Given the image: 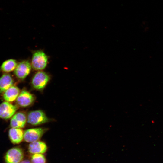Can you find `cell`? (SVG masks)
<instances>
[{"instance_id":"1","label":"cell","mask_w":163,"mask_h":163,"mask_svg":"<svg viewBox=\"0 0 163 163\" xmlns=\"http://www.w3.org/2000/svg\"><path fill=\"white\" fill-rule=\"evenodd\" d=\"M48 62V57L43 51L38 50L33 55L31 66L36 70H41L45 68Z\"/></svg>"},{"instance_id":"2","label":"cell","mask_w":163,"mask_h":163,"mask_svg":"<svg viewBox=\"0 0 163 163\" xmlns=\"http://www.w3.org/2000/svg\"><path fill=\"white\" fill-rule=\"evenodd\" d=\"M24 157L22 150L19 147H14L8 150L4 156L5 163H19Z\"/></svg>"},{"instance_id":"3","label":"cell","mask_w":163,"mask_h":163,"mask_svg":"<svg viewBox=\"0 0 163 163\" xmlns=\"http://www.w3.org/2000/svg\"><path fill=\"white\" fill-rule=\"evenodd\" d=\"M49 80L50 77L46 73L42 71H39L34 76L31 84L36 89L41 90L45 88Z\"/></svg>"},{"instance_id":"4","label":"cell","mask_w":163,"mask_h":163,"mask_svg":"<svg viewBox=\"0 0 163 163\" xmlns=\"http://www.w3.org/2000/svg\"><path fill=\"white\" fill-rule=\"evenodd\" d=\"M46 130L42 128H31L26 130L24 134V139L25 141L32 142L38 141Z\"/></svg>"},{"instance_id":"5","label":"cell","mask_w":163,"mask_h":163,"mask_svg":"<svg viewBox=\"0 0 163 163\" xmlns=\"http://www.w3.org/2000/svg\"><path fill=\"white\" fill-rule=\"evenodd\" d=\"M27 119L28 122L33 125L42 124L48 121V119L45 114L41 110L30 112L28 115Z\"/></svg>"},{"instance_id":"6","label":"cell","mask_w":163,"mask_h":163,"mask_svg":"<svg viewBox=\"0 0 163 163\" xmlns=\"http://www.w3.org/2000/svg\"><path fill=\"white\" fill-rule=\"evenodd\" d=\"M31 68V64L29 61H22L17 64L14 70V74L18 79H24L30 73Z\"/></svg>"},{"instance_id":"7","label":"cell","mask_w":163,"mask_h":163,"mask_svg":"<svg viewBox=\"0 0 163 163\" xmlns=\"http://www.w3.org/2000/svg\"><path fill=\"white\" fill-rule=\"evenodd\" d=\"M17 109L16 106L5 101L0 104V118L7 119L11 117Z\"/></svg>"},{"instance_id":"8","label":"cell","mask_w":163,"mask_h":163,"mask_svg":"<svg viewBox=\"0 0 163 163\" xmlns=\"http://www.w3.org/2000/svg\"><path fill=\"white\" fill-rule=\"evenodd\" d=\"M34 97L27 91H22L18 97L16 101L18 105L22 107L30 105L34 101Z\"/></svg>"},{"instance_id":"9","label":"cell","mask_w":163,"mask_h":163,"mask_svg":"<svg viewBox=\"0 0 163 163\" xmlns=\"http://www.w3.org/2000/svg\"><path fill=\"white\" fill-rule=\"evenodd\" d=\"M26 121L25 114L22 112H18L12 117L10 121V126L12 128H23L25 125Z\"/></svg>"},{"instance_id":"10","label":"cell","mask_w":163,"mask_h":163,"mask_svg":"<svg viewBox=\"0 0 163 163\" xmlns=\"http://www.w3.org/2000/svg\"><path fill=\"white\" fill-rule=\"evenodd\" d=\"M28 149L29 152L32 154H43L46 151L47 146L44 142L37 141L30 143Z\"/></svg>"},{"instance_id":"11","label":"cell","mask_w":163,"mask_h":163,"mask_svg":"<svg viewBox=\"0 0 163 163\" xmlns=\"http://www.w3.org/2000/svg\"><path fill=\"white\" fill-rule=\"evenodd\" d=\"M8 134L11 142L14 144L20 143L24 138V133L20 128H12L9 130Z\"/></svg>"},{"instance_id":"12","label":"cell","mask_w":163,"mask_h":163,"mask_svg":"<svg viewBox=\"0 0 163 163\" xmlns=\"http://www.w3.org/2000/svg\"><path fill=\"white\" fill-rule=\"evenodd\" d=\"M13 80L9 74L5 73L0 77V93H4L13 85Z\"/></svg>"},{"instance_id":"13","label":"cell","mask_w":163,"mask_h":163,"mask_svg":"<svg viewBox=\"0 0 163 163\" xmlns=\"http://www.w3.org/2000/svg\"><path fill=\"white\" fill-rule=\"evenodd\" d=\"M19 93L18 88L12 85L4 92L3 97L6 101L12 102L17 99Z\"/></svg>"},{"instance_id":"14","label":"cell","mask_w":163,"mask_h":163,"mask_svg":"<svg viewBox=\"0 0 163 163\" xmlns=\"http://www.w3.org/2000/svg\"><path fill=\"white\" fill-rule=\"evenodd\" d=\"M17 63L16 60L10 59L4 61L0 67L1 70L3 72L8 73L15 70Z\"/></svg>"},{"instance_id":"15","label":"cell","mask_w":163,"mask_h":163,"mask_svg":"<svg viewBox=\"0 0 163 163\" xmlns=\"http://www.w3.org/2000/svg\"><path fill=\"white\" fill-rule=\"evenodd\" d=\"M31 163H46V159L42 154H33L31 157Z\"/></svg>"},{"instance_id":"16","label":"cell","mask_w":163,"mask_h":163,"mask_svg":"<svg viewBox=\"0 0 163 163\" xmlns=\"http://www.w3.org/2000/svg\"><path fill=\"white\" fill-rule=\"evenodd\" d=\"M19 163H31L28 160H22Z\"/></svg>"}]
</instances>
